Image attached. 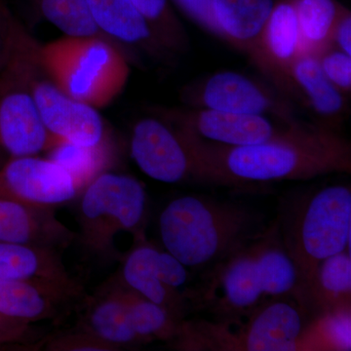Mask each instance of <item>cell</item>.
<instances>
[{"mask_svg": "<svg viewBox=\"0 0 351 351\" xmlns=\"http://www.w3.org/2000/svg\"><path fill=\"white\" fill-rule=\"evenodd\" d=\"M179 132L193 154L196 181L246 186L351 172L350 143L322 125L299 122L282 138L242 147L212 144Z\"/></svg>", "mask_w": 351, "mask_h": 351, "instance_id": "1", "label": "cell"}, {"mask_svg": "<svg viewBox=\"0 0 351 351\" xmlns=\"http://www.w3.org/2000/svg\"><path fill=\"white\" fill-rule=\"evenodd\" d=\"M158 225L166 250L186 269L216 265L260 233L257 217L246 207L201 195L170 201Z\"/></svg>", "mask_w": 351, "mask_h": 351, "instance_id": "2", "label": "cell"}, {"mask_svg": "<svg viewBox=\"0 0 351 351\" xmlns=\"http://www.w3.org/2000/svg\"><path fill=\"white\" fill-rule=\"evenodd\" d=\"M284 248L298 274L299 302L325 258L350 251L351 189L335 184L304 195L278 221Z\"/></svg>", "mask_w": 351, "mask_h": 351, "instance_id": "3", "label": "cell"}, {"mask_svg": "<svg viewBox=\"0 0 351 351\" xmlns=\"http://www.w3.org/2000/svg\"><path fill=\"white\" fill-rule=\"evenodd\" d=\"M38 58L60 89L98 110L122 93L130 76L131 55L105 38L64 36L38 44Z\"/></svg>", "mask_w": 351, "mask_h": 351, "instance_id": "4", "label": "cell"}, {"mask_svg": "<svg viewBox=\"0 0 351 351\" xmlns=\"http://www.w3.org/2000/svg\"><path fill=\"white\" fill-rule=\"evenodd\" d=\"M38 44L27 32L0 71V152L9 157L38 156L61 143L46 130L32 92Z\"/></svg>", "mask_w": 351, "mask_h": 351, "instance_id": "5", "label": "cell"}, {"mask_svg": "<svg viewBox=\"0 0 351 351\" xmlns=\"http://www.w3.org/2000/svg\"><path fill=\"white\" fill-rule=\"evenodd\" d=\"M147 193L130 176L103 173L82 193L80 204V241L100 255L114 253V237L137 232L145 218Z\"/></svg>", "mask_w": 351, "mask_h": 351, "instance_id": "6", "label": "cell"}, {"mask_svg": "<svg viewBox=\"0 0 351 351\" xmlns=\"http://www.w3.org/2000/svg\"><path fill=\"white\" fill-rule=\"evenodd\" d=\"M307 315L292 295L271 298L247 315L248 320L237 332L219 324L195 325L196 346L216 350H302Z\"/></svg>", "mask_w": 351, "mask_h": 351, "instance_id": "7", "label": "cell"}, {"mask_svg": "<svg viewBox=\"0 0 351 351\" xmlns=\"http://www.w3.org/2000/svg\"><path fill=\"white\" fill-rule=\"evenodd\" d=\"M265 232L240 246L215 265L205 295L221 322H234L271 299Z\"/></svg>", "mask_w": 351, "mask_h": 351, "instance_id": "8", "label": "cell"}, {"mask_svg": "<svg viewBox=\"0 0 351 351\" xmlns=\"http://www.w3.org/2000/svg\"><path fill=\"white\" fill-rule=\"evenodd\" d=\"M180 99L189 108L297 121L292 103L285 95L276 87L235 71H219L189 83L182 88Z\"/></svg>", "mask_w": 351, "mask_h": 351, "instance_id": "9", "label": "cell"}, {"mask_svg": "<svg viewBox=\"0 0 351 351\" xmlns=\"http://www.w3.org/2000/svg\"><path fill=\"white\" fill-rule=\"evenodd\" d=\"M152 113L191 137L228 147L263 144L282 138L300 122L189 107L156 108Z\"/></svg>", "mask_w": 351, "mask_h": 351, "instance_id": "10", "label": "cell"}, {"mask_svg": "<svg viewBox=\"0 0 351 351\" xmlns=\"http://www.w3.org/2000/svg\"><path fill=\"white\" fill-rule=\"evenodd\" d=\"M32 87L44 126L56 140L93 147L112 138L98 108L64 93L46 75L38 58L32 73Z\"/></svg>", "mask_w": 351, "mask_h": 351, "instance_id": "11", "label": "cell"}, {"mask_svg": "<svg viewBox=\"0 0 351 351\" xmlns=\"http://www.w3.org/2000/svg\"><path fill=\"white\" fill-rule=\"evenodd\" d=\"M130 152L141 171L156 181L176 184L195 177V160L186 140L156 115L136 122Z\"/></svg>", "mask_w": 351, "mask_h": 351, "instance_id": "12", "label": "cell"}, {"mask_svg": "<svg viewBox=\"0 0 351 351\" xmlns=\"http://www.w3.org/2000/svg\"><path fill=\"white\" fill-rule=\"evenodd\" d=\"M82 189L64 168L38 156L10 157L0 166V196L27 204L56 207Z\"/></svg>", "mask_w": 351, "mask_h": 351, "instance_id": "13", "label": "cell"}, {"mask_svg": "<svg viewBox=\"0 0 351 351\" xmlns=\"http://www.w3.org/2000/svg\"><path fill=\"white\" fill-rule=\"evenodd\" d=\"M84 289L73 277L0 281V313L31 323L57 319L84 301Z\"/></svg>", "mask_w": 351, "mask_h": 351, "instance_id": "14", "label": "cell"}, {"mask_svg": "<svg viewBox=\"0 0 351 351\" xmlns=\"http://www.w3.org/2000/svg\"><path fill=\"white\" fill-rule=\"evenodd\" d=\"M302 51L292 0L274 4L267 24L248 56L274 87L292 98L290 71Z\"/></svg>", "mask_w": 351, "mask_h": 351, "instance_id": "15", "label": "cell"}, {"mask_svg": "<svg viewBox=\"0 0 351 351\" xmlns=\"http://www.w3.org/2000/svg\"><path fill=\"white\" fill-rule=\"evenodd\" d=\"M101 32L129 54L142 52L158 63L174 64L176 56L159 43L151 25L132 0H86Z\"/></svg>", "mask_w": 351, "mask_h": 351, "instance_id": "16", "label": "cell"}, {"mask_svg": "<svg viewBox=\"0 0 351 351\" xmlns=\"http://www.w3.org/2000/svg\"><path fill=\"white\" fill-rule=\"evenodd\" d=\"M75 237V233L56 218L54 207L0 196V242L61 250Z\"/></svg>", "mask_w": 351, "mask_h": 351, "instance_id": "17", "label": "cell"}, {"mask_svg": "<svg viewBox=\"0 0 351 351\" xmlns=\"http://www.w3.org/2000/svg\"><path fill=\"white\" fill-rule=\"evenodd\" d=\"M292 99L306 105L323 126L336 128L348 110L346 95L339 91L323 73L314 55L302 53L290 71Z\"/></svg>", "mask_w": 351, "mask_h": 351, "instance_id": "18", "label": "cell"}, {"mask_svg": "<svg viewBox=\"0 0 351 351\" xmlns=\"http://www.w3.org/2000/svg\"><path fill=\"white\" fill-rule=\"evenodd\" d=\"M350 251L325 258L319 263L299 304L313 320L326 314L350 311Z\"/></svg>", "mask_w": 351, "mask_h": 351, "instance_id": "19", "label": "cell"}, {"mask_svg": "<svg viewBox=\"0 0 351 351\" xmlns=\"http://www.w3.org/2000/svg\"><path fill=\"white\" fill-rule=\"evenodd\" d=\"M274 6V0H213L214 20L221 39L248 55Z\"/></svg>", "mask_w": 351, "mask_h": 351, "instance_id": "20", "label": "cell"}, {"mask_svg": "<svg viewBox=\"0 0 351 351\" xmlns=\"http://www.w3.org/2000/svg\"><path fill=\"white\" fill-rule=\"evenodd\" d=\"M156 251L154 247L145 243L135 247L124 262V283L126 287L162 306L176 320L182 322L186 311V298L178 289L166 285L159 278L156 265Z\"/></svg>", "mask_w": 351, "mask_h": 351, "instance_id": "21", "label": "cell"}, {"mask_svg": "<svg viewBox=\"0 0 351 351\" xmlns=\"http://www.w3.org/2000/svg\"><path fill=\"white\" fill-rule=\"evenodd\" d=\"M78 328L91 332L119 350L124 346L144 343L132 327L119 287L88 302Z\"/></svg>", "mask_w": 351, "mask_h": 351, "instance_id": "22", "label": "cell"}, {"mask_svg": "<svg viewBox=\"0 0 351 351\" xmlns=\"http://www.w3.org/2000/svg\"><path fill=\"white\" fill-rule=\"evenodd\" d=\"M71 278L59 250L0 242V281L14 279Z\"/></svg>", "mask_w": 351, "mask_h": 351, "instance_id": "23", "label": "cell"}, {"mask_svg": "<svg viewBox=\"0 0 351 351\" xmlns=\"http://www.w3.org/2000/svg\"><path fill=\"white\" fill-rule=\"evenodd\" d=\"M47 152V158L64 168L82 191L98 176L107 172L117 159L112 138L93 147L61 142Z\"/></svg>", "mask_w": 351, "mask_h": 351, "instance_id": "24", "label": "cell"}, {"mask_svg": "<svg viewBox=\"0 0 351 351\" xmlns=\"http://www.w3.org/2000/svg\"><path fill=\"white\" fill-rule=\"evenodd\" d=\"M294 5L302 51L319 54L332 45L335 27L346 7L337 0H292Z\"/></svg>", "mask_w": 351, "mask_h": 351, "instance_id": "25", "label": "cell"}, {"mask_svg": "<svg viewBox=\"0 0 351 351\" xmlns=\"http://www.w3.org/2000/svg\"><path fill=\"white\" fill-rule=\"evenodd\" d=\"M119 291L132 327L144 343L154 339L174 341L177 338L182 322L176 320L165 308L126 286H120Z\"/></svg>", "mask_w": 351, "mask_h": 351, "instance_id": "26", "label": "cell"}, {"mask_svg": "<svg viewBox=\"0 0 351 351\" xmlns=\"http://www.w3.org/2000/svg\"><path fill=\"white\" fill-rule=\"evenodd\" d=\"M29 2L43 19L60 29L64 36L110 40L95 23L86 0H29Z\"/></svg>", "mask_w": 351, "mask_h": 351, "instance_id": "27", "label": "cell"}, {"mask_svg": "<svg viewBox=\"0 0 351 351\" xmlns=\"http://www.w3.org/2000/svg\"><path fill=\"white\" fill-rule=\"evenodd\" d=\"M151 25L159 43L176 57L191 48L188 32L176 15L171 0H132Z\"/></svg>", "mask_w": 351, "mask_h": 351, "instance_id": "28", "label": "cell"}, {"mask_svg": "<svg viewBox=\"0 0 351 351\" xmlns=\"http://www.w3.org/2000/svg\"><path fill=\"white\" fill-rule=\"evenodd\" d=\"M315 57L327 80L341 93L346 96L350 95L351 56L331 45Z\"/></svg>", "mask_w": 351, "mask_h": 351, "instance_id": "29", "label": "cell"}, {"mask_svg": "<svg viewBox=\"0 0 351 351\" xmlns=\"http://www.w3.org/2000/svg\"><path fill=\"white\" fill-rule=\"evenodd\" d=\"M27 32L5 0H0V71L10 61Z\"/></svg>", "mask_w": 351, "mask_h": 351, "instance_id": "30", "label": "cell"}, {"mask_svg": "<svg viewBox=\"0 0 351 351\" xmlns=\"http://www.w3.org/2000/svg\"><path fill=\"white\" fill-rule=\"evenodd\" d=\"M44 348L49 351H115L114 346L106 343L91 332L78 328L77 331L66 332L44 341Z\"/></svg>", "mask_w": 351, "mask_h": 351, "instance_id": "31", "label": "cell"}, {"mask_svg": "<svg viewBox=\"0 0 351 351\" xmlns=\"http://www.w3.org/2000/svg\"><path fill=\"white\" fill-rule=\"evenodd\" d=\"M189 20L205 32L221 38L213 16V0H171Z\"/></svg>", "mask_w": 351, "mask_h": 351, "instance_id": "32", "label": "cell"}, {"mask_svg": "<svg viewBox=\"0 0 351 351\" xmlns=\"http://www.w3.org/2000/svg\"><path fill=\"white\" fill-rule=\"evenodd\" d=\"M34 331L31 324L23 321L6 317L0 313V348L1 346H32L36 348L38 343H32Z\"/></svg>", "mask_w": 351, "mask_h": 351, "instance_id": "33", "label": "cell"}, {"mask_svg": "<svg viewBox=\"0 0 351 351\" xmlns=\"http://www.w3.org/2000/svg\"><path fill=\"white\" fill-rule=\"evenodd\" d=\"M156 265L159 278L170 287L180 288L188 281L186 267L168 252L156 251Z\"/></svg>", "mask_w": 351, "mask_h": 351, "instance_id": "34", "label": "cell"}, {"mask_svg": "<svg viewBox=\"0 0 351 351\" xmlns=\"http://www.w3.org/2000/svg\"><path fill=\"white\" fill-rule=\"evenodd\" d=\"M332 45L351 56V12L345 9L335 27Z\"/></svg>", "mask_w": 351, "mask_h": 351, "instance_id": "35", "label": "cell"}]
</instances>
